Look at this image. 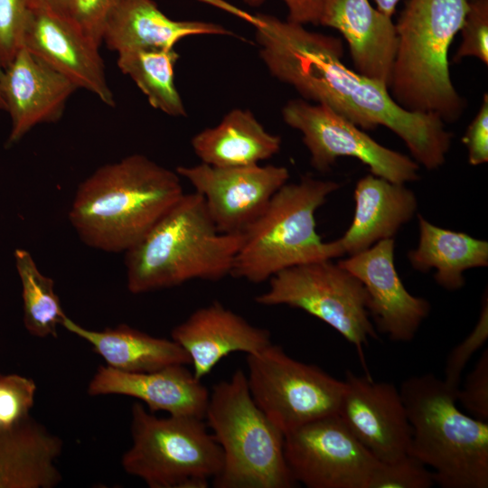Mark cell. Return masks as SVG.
<instances>
[{
	"label": "cell",
	"mask_w": 488,
	"mask_h": 488,
	"mask_svg": "<svg viewBox=\"0 0 488 488\" xmlns=\"http://www.w3.org/2000/svg\"><path fill=\"white\" fill-rule=\"evenodd\" d=\"M183 194L176 172L143 155H131L99 167L81 182L69 219L86 245L105 252H126Z\"/></svg>",
	"instance_id": "7a4b0ae2"
},
{
	"label": "cell",
	"mask_w": 488,
	"mask_h": 488,
	"mask_svg": "<svg viewBox=\"0 0 488 488\" xmlns=\"http://www.w3.org/2000/svg\"><path fill=\"white\" fill-rule=\"evenodd\" d=\"M286 125L300 131L317 171L331 169L340 157H353L366 164L372 174L397 183L418 179V164L389 149L355 124L324 104H311L303 99L289 100L282 108Z\"/></svg>",
	"instance_id": "8fae6325"
},
{
	"label": "cell",
	"mask_w": 488,
	"mask_h": 488,
	"mask_svg": "<svg viewBox=\"0 0 488 488\" xmlns=\"http://www.w3.org/2000/svg\"><path fill=\"white\" fill-rule=\"evenodd\" d=\"M202 418H158L136 402L131 410L132 445L124 470L151 488H205L222 466V452Z\"/></svg>",
	"instance_id": "ba28073f"
},
{
	"label": "cell",
	"mask_w": 488,
	"mask_h": 488,
	"mask_svg": "<svg viewBox=\"0 0 488 488\" xmlns=\"http://www.w3.org/2000/svg\"><path fill=\"white\" fill-rule=\"evenodd\" d=\"M412 429L408 455L432 469L443 488L488 487V423L457 406V389L434 374L412 376L400 387Z\"/></svg>",
	"instance_id": "5b68a950"
},
{
	"label": "cell",
	"mask_w": 488,
	"mask_h": 488,
	"mask_svg": "<svg viewBox=\"0 0 488 488\" xmlns=\"http://www.w3.org/2000/svg\"><path fill=\"white\" fill-rule=\"evenodd\" d=\"M204 419L222 452L217 488H291L284 433L256 404L238 369L210 392Z\"/></svg>",
	"instance_id": "52a82bcc"
},
{
	"label": "cell",
	"mask_w": 488,
	"mask_h": 488,
	"mask_svg": "<svg viewBox=\"0 0 488 488\" xmlns=\"http://www.w3.org/2000/svg\"><path fill=\"white\" fill-rule=\"evenodd\" d=\"M343 381L337 414L353 436L380 462L408 455L412 429L399 389L351 371Z\"/></svg>",
	"instance_id": "5bb4252c"
},
{
	"label": "cell",
	"mask_w": 488,
	"mask_h": 488,
	"mask_svg": "<svg viewBox=\"0 0 488 488\" xmlns=\"http://www.w3.org/2000/svg\"><path fill=\"white\" fill-rule=\"evenodd\" d=\"M355 211L351 226L338 241L344 254L361 252L380 240L392 239L409 221L418 207L405 183L374 174L361 178L353 193Z\"/></svg>",
	"instance_id": "7402d4cb"
},
{
	"label": "cell",
	"mask_w": 488,
	"mask_h": 488,
	"mask_svg": "<svg viewBox=\"0 0 488 488\" xmlns=\"http://www.w3.org/2000/svg\"><path fill=\"white\" fill-rule=\"evenodd\" d=\"M33 380L19 374H0V431L8 430L30 418L36 394Z\"/></svg>",
	"instance_id": "f1b7e54d"
},
{
	"label": "cell",
	"mask_w": 488,
	"mask_h": 488,
	"mask_svg": "<svg viewBox=\"0 0 488 488\" xmlns=\"http://www.w3.org/2000/svg\"><path fill=\"white\" fill-rule=\"evenodd\" d=\"M226 11L254 27L259 55L270 74L292 86L303 99L328 106L361 129L389 128L428 170L444 164L452 141L445 122L436 114L402 108L386 86L346 67L339 38L231 4Z\"/></svg>",
	"instance_id": "6da1fadb"
},
{
	"label": "cell",
	"mask_w": 488,
	"mask_h": 488,
	"mask_svg": "<svg viewBox=\"0 0 488 488\" xmlns=\"http://www.w3.org/2000/svg\"><path fill=\"white\" fill-rule=\"evenodd\" d=\"M15 267L22 285L23 324L33 336H56L66 316L54 291L52 278L43 275L29 251L16 249Z\"/></svg>",
	"instance_id": "83f0119b"
},
{
	"label": "cell",
	"mask_w": 488,
	"mask_h": 488,
	"mask_svg": "<svg viewBox=\"0 0 488 488\" xmlns=\"http://www.w3.org/2000/svg\"><path fill=\"white\" fill-rule=\"evenodd\" d=\"M175 172L202 196L216 228L226 234H243L289 179L287 168L272 164L216 167L201 163L178 166Z\"/></svg>",
	"instance_id": "4fadbf2b"
},
{
	"label": "cell",
	"mask_w": 488,
	"mask_h": 488,
	"mask_svg": "<svg viewBox=\"0 0 488 488\" xmlns=\"http://www.w3.org/2000/svg\"><path fill=\"white\" fill-rule=\"evenodd\" d=\"M462 142L467 148L468 162L480 165L488 161V96L483 95L478 113L469 124Z\"/></svg>",
	"instance_id": "d590c367"
},
{
	"label": "cell",
	"mask_w": 488,
	"mask_h": 488,
	"mask_svg": "<svg viewBox=\"0 0 488 488\" xmlns=\"http://www.w3.org/2000/svg\"><path fill=\"white\" fill-rule=\"evenodd\" d=\"M73 0H26L28 8H36L49 13L70 17Z\"/></svg>",
	"instance_id": "74e56055"
},
{
	"label": "cell",
	"mask_w": 488,
	"mask_h": 488,
	"mask_svg": "<svg viewBox=\"0 0 488 488\" xmlns=\"http://www.w3.org/2000/svg\"><path fill=\"white\" fill-rule=\"evenodd\" d=\"M468 10L460 29L462 41L454 62L474 57L488 64V0L468 1Z\"/></svg>",
	"instance_id": "4dcf8cb0"
},
{
	"label": "cell",
	"mask_w": 488,
	"mask_h": 488,
	"mask_svg": "<svg viewBox=\"0 0 488 488\" xmlns=\"http://www.w3.org/2000/svg\"><path fill=\"white\" fill-rule=\"evenodd\" d=\"M21 46L104 104L115 105L99 46L70 18L29 8Z\"/></svg>",
	"instance_id": "2e32d148"
},
{
	"label": "cell",
	"mask_w": 488,
	"mask_h": 488,
	"mask_svg": "<svg viewBox=\"0 0 488 488\" xmlns=\"http://www.w3.org/2000/svg\"><path fill=\"white\" fill-rule=\"evenodd\" d=\"M468 0H408L396 25L398 47L389 86L402 108L455 122L465 99L449 71L450 45L460 31Z\"/></svg>",
	"instance_id": "277c9868"
},
{
	"label": "cell",
	"mask_w": 488,
	"mask_h": 488,
	"mask_svg": "<svg viewBox=\"0 0 488 488\" xmlns=\"http://www.w3.org/2000/svg\"><path fill=\"white\" fill-rule=\"evenodd\" d=\"M376 8L382 12L383 14L392 17L393 14L396 11V6L400 0H372Z\"/></svg>",
	"instance_id": "f35d334b"
},
{
	"label": "cell",
	"mask_w": 488,
	"mask_h": 488,
	"mask_svg": "<svg viewBox=\"0 0 488 488\" xmlns=\"http://www.w3.org/2000/svg\"><path fill=\"white\" fill-rule=\"evenodd\" d=\"M261 305H285L322 320L352 343L365 366L363 347L377 339L370 319L369 296L362 283L332 259L286 268L269 278L255 297Z\"/></svg>",
	"instance_id": "9c48e42d"
},
{
	"label": "cell",
	"mask_w": 488,
	"mask_h": 488,
	"mask_svg": "<svg viewBox=\"0 0 488 488\" xmlns=\"http://www.w3.org/2000/svg\"><path fill=\"white\" fill-rule=\"evenodd\" d=\"M62 441L31 417L0 431V488H52L61 481L56 466Z\"/></svg>",
	"instance_id": "603a6c76"
},
{
	"label": "cell",
	"mask_w": 488,
	"mask_h": 488,
	"mask_svg": "<svg viewBox=\"0 0 488 488\" xmlns=\"http://www.w3.org/2000/svg\"><path fill=\"white\" fill-rule=\"evenodd\" d=\"M394 247L393 239H382L338 264L364 286L378 331L391 341L408 343L427 317L430 305L404 286L395 267Z\"/></svg>",
	"instance_id": "9a60e30c"
},
{
	"label": "cell",
	"mask_w": 488,
	"mask_h": 488,
	"mask_svg": "<svg viewBox=\"0 0 488 488\" xmlns=\"http://www.w3.org/2000/svg\"><path fill=\"white\" fill-rule=\"evenodd\" d=\"M488 338V302L484 297L481 314L473 331L457 344L449 353L446 367L445 378L446 384L458 389L463 371L470 358L479 350Z\"/></svg>",
	"instance_id": "1f68e13d"
},
{
	"label": "cell",
	"mask_w": 488,
	"mask_h": 488,
	"mask_svg": "<svg viewBox=\"0 0 488 488\" xmlns=\"http://www.w3.org/2000/svg\"><path fill=\"white\" fill-rule=\"evenodd\" d=\"M29 8L26 0H0V67L6 66L21 48Z\"/></svg>",
	"instance_id": "d6a6232c"
},
{
	"label": "cell",
	"mask_w": 488,
	"mask_h": 488,
	"mask_svg": "<svg viewBox=\"0 0 488 488\" xmlns=\"http://www.w3.org/2000/svg\"><path fill=\"white\" fill-rule=\"evenodd\" d=\"M119 0H73L70 19L99 46L106 18Z\"/></svg>",
	"instance_id": "e575fe53"
},
{
	"label": "cell",
	"mask_w": 488,
	"mask_h": 488,
	"mask_svg": "<svg viewBox=\"0 0 488 488\" xmlns=\"http://www.w3.org/2000/svg\"><path fill=\"white\" fill-rule=\"evenodd\" d=\"M186 365L149 372H124L99 366L90 380V396L123 395L146 405L149 411L204 419L210 391Z\"/></svg>",
	"instance_id": "d6986e66"
},
{
	"label": "cell",
	"mask_w": 488,
	"mask_h": 488,
	"mask_svg": "<svg viewBox=\"0 0 488 488\" xmlns=\"http://www.w3.org/2000/svg\"><path fill=\"white\" fill-rule=\"evenodd\" d=\"M171 339L187 353L192 373L201 380L229 354H255L272 343L267 330L217 301L192 312L172 330Z\"/></svg>",
	"instance_id": "ac0fdd59"
},
{
	"label": "cell",
	"mask_w": 488,
	"mask_h": 488,
	"mask_svg": "<svg viewBox=\"0 0 488 488\" xmlns=\"http://www.w3.org/2000/svg\"><path fill=\"white\" fill-rule=\"evenodd\" d=\"M221 24L197 20H174L153 0H119L108 14L102 42L117 52L145 48L174 49L192 35H231Z\"/></svg>",
	"instance_id": "44dd1931"
},
{
	"label": "cell",
	"mask_w": 488,
	"mask_h": 488,
	"mask_svg": "<svg viewBox=\"0 0 488 488\" xmlns=\"http://www.w3.org/2000/svg\"><path fill=\"white\" fill-rule=\"evenodd\" d=\"M247 381L256 404L284 433L338 413L345 384L319 367L269 344L247 355Z\"/></svg>",
	"instance_id": "30bf717a"
},
{
	"label": "cell",
	"mask_w": 488,
	"mask_h": 488,
	"mask_svg": "<svg viewBox=\"0 0 488 488\" xmlns=\"http://www.w3.org/2000/svg\"><path fill=\"white\" fill-rule=\"evenodd\" d=\"M242 239L218 230L201 194L184 193L125 252L127 289L142 294L193 279L220 280L231 275Z\"/></svg>",
	"instance_id": "3957f363"
},
{
	"label": "cell",
	"mask_w": 488,
	"mask_h": 488,
	"mask_svg": "<svg viewBox=\"0 0 488 488\" xmlns=\"http://www.w3.org/2000/svg\"><path fill=\"white\" fill-rule=\"evenodd\" d=\"M456 399L476 418L488 419V349L483 352L462 389H457Z\"/></svg>",
	"instance_id": "836d02e7"
},
{
	"label": "cell",
	"mask_w": 488,
	"mask_h": 488,
	"mask_svg": "<svg viewBox=\"0 0 488 488\" xmlns=\"http://www.w3.org/2000/svg\"><path fill=\"white\" fill-rule=\"evenodd\" d=\"M339 187L310 175L285 183L242 234L231 276L258 284L286 268L344 255L338 239L322 240L314 218Z\"/></svg>",
	"instance_id": "8992f818"
},
{
	"label": "cell",
	"mask_w": 488,
	"mask_h": 488,
	"mask_svg": "<svg viewBox=\"0 0 488 488\" xmlns=\"http://www.w3.org/2000/svg\"><path fill=\"white\" fill-rule=\"evenodd\" d=\"M320 25L343 34L356 72L389 89L398 47L396 25L390 16L369 0H327Z\"/></svg>",
	"instance_id": "ffe728a7"
},
{
	"label": "cell",
	"mask_w": 488,
	"mask_h": 488,
	"mask_svg": "<svg viewBox=\"0 0 488 488\" xmlns=\"http://www.w3.org/2000/svg\"><path fill=\"white\" fill-rule=\"evenodd\" d=\"M179 57L174 48L134 49L117 52V64L153 108L172 117H185L186 110L174 83V67Z\"/></svg>",
	"instance_id": "4316f807"
},
{
	"label": "cell",
	"mask_w": 488,
	"mask_h": 488,
	"mask_svg": "<svg viewBox=\"0 0 488 488\" xmlns=\"http://www.w3.org/2000/svg\"><path fill=\"white\" fill-rule=\"evenodd\" d=\"M435 485L432 471L414 456L380 462L371 476L369 488H429Z\"/></svg>",
	"instance_id": "f546056e"
},
{
	"label": "cell",
	"mask_w": 488,
	"mask_h": 488,
	"mask_svg": "<svg viewBox=\"0 0 488 488\" xmlns=\"http://www.w3.org/2000/svg\"><path fill=\"white\" fill-rule=\"evenodd\" d=\"M468 1H474V0H468Z\"/></svg>",
	"instance_id": "60d3db41"
},
{
	"label": "cell",
	"mask_w": 488,
	"mask_h": 488,
	"mask_svg": "<svg viewBox=\"0 0 488 488\" xmlns=\"http://www.w3.org/2000/svg\"><path fill=\"white\" fill-rule=\"evenodd\" d=\"M247 5L260 6L265 0H242ZM287 8L286 20L298 23L320 25L321 17L327 0H283Z\"/></svg>",
	"instance_id": "8d00e7d4"
},
{
	"label": "cell",
	"mask_w": 488,
	"mask_h": 488,
	"mask_svg": "<svg viewBox=\"0 0 488 488\" xmlns=\"http://www.w3.org/2000/svg\"><path fill=\"white\" fill-rule=\"evenodd\" d=\"M1 67H0V73H1ZM0 109L1 110H5V103H4V100H3V98L1 96V91H0Z\"/></svg>",
	"instance_id": "ab89813d"
},
{
	"label": "cell",
	"mask_w": 488,
	"mask_h": 488,
	"mask_svg": "<svg viewBox=\"0 0 488 488\" xmlns=\"http://www.w3.org/2000/svg\"><path fill=\"white\" fill-rule=\"evenodd\" d=\"M284 452L294 480L308 488H369L380 462L338 414L286 434Z\"/></svg>",
	"instance_id": "7c38bea8"
},
{
	"label": "cell",
	"mask_w": 488,
	"mask_h": 488,
	"mask_svg": "<svg viewBox=\"0 0 488 488\" xmlns=\"http://www.w3.org/2000/svg\"><path fill=\"white\" fill-rule=\"evenodd\" d=\"M418 219V244L408 253L413 268L421 272L436 268V281L454 291L464 286L465 270L487 267V241L437 227L420 214Z\"/></svg>",
	"instance_id": "484cf974"
},
{
	"label": "cell",
	"mask_w": 488,
	"mask_h": 488,
	"mask_svg": "<svg viewBox=\"0 0 488 488\" xmlns=\"http://www.w3.org/2000/svg\"><path fill=\"white\" fill-rule=\"evenodd\" d=\"M61 325L88 342L107 366L124 372H149L173 365H189L183 349L173 339L154 337L127 324L89 330L67 315Z\"/></svg>",
	"instance_id": "cb8c5ba5"
},
{
	"label": "cell",
	"mask_w": 488,
	"mask_h": 488,
	"mask_svg": "<svg viewBox=\"0 0 488 488\" xmlns=\"http://www.w3.org/2000/svg\"><path fill=\"white\" fill-rule=\"evenodd\" d=\"M281 137L267 132L253 113L234 108L213 127L196 134L191 141L202 163L216 167L258 164L277 154Z\"/></svg>",
	"instance_id": "d4e9b609"
},
{
	"label": "cell",
	"mask_w": 488,
	"mask_h": 488,
	"mask_svg": "<svg viewBox=\"0 0 488 488\" xmlns=\"http://www.w3.org/2000/svg\"><path fill=\"white\" fill-rule=\"evenodd\" d=\"M79 88L24 47L1 69L0 91L11 118L7 145L19 142L38 124L57 121Z\"/></svg>",
	"instance_id": "e0dca14e"
}]
</instances>
